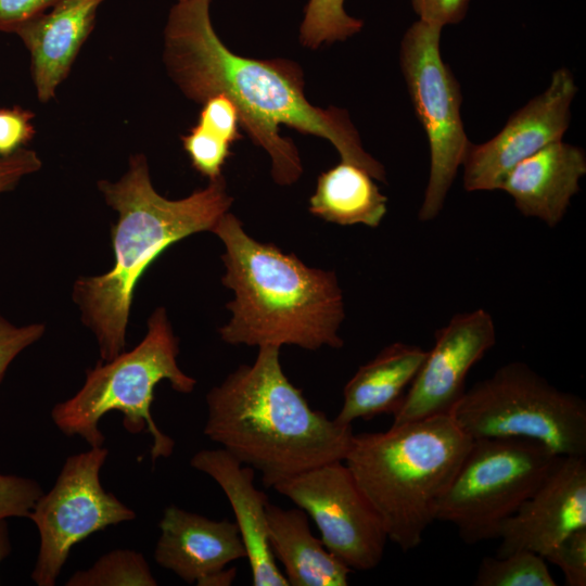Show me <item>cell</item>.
<instances>
[{
    "mask_svg": "<svg viewBox=\"0 0 586 586\" xmlns=\"http://www.w3.org/2000/svg\"><path fill=\"white\" fill-rule=\"evenodd\" d=\"M43 323L15 326L0 314V383L12 361L44 333Z\"/></svg>",
    "mask_w": 586,
    "mask_h": 586,
    "instance_id": "obj_28",
    "label": "cell"
},
{
    "mask_svg": "<svg viewBox=\"0 0 586 586\" xmlns=\"http://www.w3.org/2000/svg\"><path fill=\"white\" fill-rule=\"evenodd\" d=\"M450 415L471 440H526L560 457H586L585 400L521 361L466 390Z\"/></svg>",
    "mask_w": 586,
    "mask_h": 586,
    "instance_id": "obj_7",
    "label": "cell"
},
{
    "mask_svg": "<svg viewBox=\"0 0 586 586\" xmlns=\"http://www.w3.org/2000/svg\"><path fill=\"white\" fill-rule=\"evenodd\" d=\"M43 494L34 480L0 474V521L12 517H27Z\"/></svg>",
    "mask_w": 586,
    "mask_h": 586,
    "instance_id": "obj_27",
    "label": "cell"
},
{
    "mask_svg": "<svg viewBox=\"0 0 586 586\" xmlns=\"http://www.w3.org/2000/svg\"><path fill=\"white\" fill-rule=\"evenodd\" d=\"M586 527V457H562L553 471L499 527L497 556L528 550L545 556Z\"/></svg>",
    "mask_w": 586,
    "mask_h": 586,
    "instance_id": "obj_14",
    "label": "cell"
},
{
    "mask_svg": "<svg viewBox=\"0 0 586 586\" xmlns=\"http://www.w3.org/2000/svg\"><path fill=\"white\" fill-rule=\"evenodd\" d=\"M109 455L104 447L68 457L48 494H42L28 518L40 536L33 581L38 586H53L72 547L109 525L131 521L132 509L107 493L100 482V471Z\"/></svg>",
    "mask_w": 586,
    "mask_h": 586,
    "instance_id": "obj_10",
    "label": "cell"
},
{
    "mask_svg": "<svg viewBox=\"0 0 586 586\" xmlns=\"http://www.w3.org/2000/svg\"><path fill=\"white\" fill-rule=\"evenodd\" d=\"M154 558L188 584L203 583L235 560L246 558L235 522L212 520L176 506L165 509Z\"/></svg>",
    "mask_w": 586,
    "mask_h": 586,
    "instance_id": "obj_15",
    "label": "cell"
},
{
    "mask_svg": "<svg viewBox=\"0 0 586 586\" xmlns=\"http://www.w3.org/2000/svg\"><path fill=\"white\" fill-rule=\"evenodd\" d=\"M190 464L211 476L222 489L233 510L246 550L254 586H289L276 563L268 542L267 495L255 487V470L224 448L202 449Z\"/></svg>",
    "mask_w": 586,
    "mask_h": 586,
    "instance_id": "obj_16",
    "label": "cell"
},
{
    "mask_svg": "<svg viewBox=\"0 0 586 586\" xmlns=\"http://www.w3.org/2000/svg\"><path fill=\"white\" fill-rule=\"evenodd\" d=\"M577 92L572 72L560 67L549 86L517 110L489 140L470 143L462 162L467 191L499 190L506 175L522 160L547 144L562 140Z\"/></svg>",
    "mask_w": 586,
    "mask_h": 586,
    "instance_id": "obj_12",
    "label": "cell"
},
{
    "mask_svg": "<svg viewBox=\"0 0 586 586\" xmlns=\"http://www.w3.org/2000/svg\"><path fill=\"white\" fill-rule=\"evenodd\" d=\"M426 352L420 346L393 343L360 366L343 390V404L334 421L352 425L379 415L394 413L422 366Z\"/></svg>",
    "mask_w": 586,
    "mask_h": 586,
    "instance_id": "obj_19",
    "label": "cell"
},
{
    "mask_svg": "<svg viewBox=\"0 0 586 586\" xmlns=\"http://www.w3.org/2000/svg\"><path fill=\"white\" fill-rule=\"evenodd\" d=\"M235 575V568H225L224 570L209 576L203 583V586H228L233 583Z\"/></svg>",
    "mask_w": 586,
    "mask_h": 586,
    "instance_id": "obj_33",
    "label": "cell"
},
{
    "mask_svg": "<svg viewBox=\"0 0 586 586\" xmlns=\"http://www.w3.org/2000/svg\"><path fill=\"white\" fill-rule=\"evenodd\" d=\"M209 4L211 0H178L168 14L164 62L180 90L200 103L226 95L237 107L241 126L270 155L279 184H291L303 173L294 143L280 135L281 125L329 140L343 162L385 181L384 167L364 150L347 112L311 105L296 64L231 52L212 25Z\"/></svg>",
    "mask_w": 586,
    "mask_h": 586,
    "instance_id": "obj_1",
    "label": "cell"
},
{
    "mask_svg": "<svg viewBox=\"0 0 586 586\" xmlns=\"http://www.w3.org/2000/svg\"><path fill=\"white\" fill-rule=\"evenodd\" d=\"M495 343L489 313L480 308L455 315L435 332L434 345L393 413L392 424L450 415L466 392L471 368Z\"/></svg>",
    "mask_w": 586,
    "mask_h": 586,
    "instance_id": "obj_13",
    "label": "cell"
},
{
    "mask_svg": "<svg viewBox=\"0 0 586 586\" xmlns=\"http://www.w3.org/2000/svg\"><path fill=\"white\" fill-rule=\"evenodd\" d=\"M585 174V151L558 140L519 162L506 175L499 190L513 199L522 215L556 227L579 191V179Z\"/></svg>",
    "mask_w": 586,
    "mask_h": 586,
    "instance_id": "obj_18",
    "label": "cell"
},
{
    "mask_svg": "<svg viewBox=\"0 0 586 586\" xmlns=\"http://www.w3.org/2000/svg\"><path fill=\"white\" fill-rule=\"evenodd\" d=\"M11 545L9 540L8 524L5 520L0 521V562L10 553Z\"/></svg>",
    "mask_w": 586,
    "mask_h": 586,
    "instance_id": "obj_34",
    "label": "cell"
},
{
    "mask_svg": "<svg viewBox=\"0 0 586 586\" xmlns=\"http://www.w3.org/2000/svg\"><path fill=\"white\" fill-rule=\"evenodd\" d=\"M268 542L291 586H346L351 569L314 536L300 508L267 505Z\"/></svg>",
    "mask_w": 586,
    "mask_h": 586,
    "instance_id": "obj_20",
    "label": "cell"
},
{
    "mask_svg": "<svg viewBox=\"0 0 586 586\" xmlns=\"http://www.w3.org/2000/svg\"><path fill=\"white\" fill-rule=\"evenodd\" d=\"M561 458L532 441L472 440L435 504L434 520L453 524L469 545L497 538L502 522L539 487Z\"/></svg>",
    "mask_w": 586,
    "mask_h": 586,
    "instance_id": "obj_8",
    "label": "cell"
},
{
    "mask_svg": "<svg viewBox=\"0 0 586 586\" xmlns=\"http://www.w3.org/2000/svg\"><path fill=\"white\" fill-rule=\"evenodd\" d=\"M67 586H155L144 557L130 549H115L88 570L74 573Z\"/></svg>",
    "mask_w": 586,
    "mask_h": 586,
    "instance_id": "obj_24",
    "label": "cell"
},
{
    "mask_svg": "<svg viewBox=\"0 0 586 586\" xmlns=\"http://www.w3.org/2000/svg\"><path fill=\"white\" fill-rule=\"evenodd\" d=\"M545 559L561 570L568 586H585L586 527L568 535L545 556Z\"/></svg>",
    "mask_w": 586,
    "mask_h": 586,
    "instance_id": "obj_26",
    "label": "cell"
},
{
    "mask_svg": "<svg viewBox=\"0 0 586 586\" xmlns=\"http://www.w3.org/2000/svg\"><path fill=\"white\" fill-rule=\"evenodd\" d=\"M475 586H557L544 557L515 550L504 556L484 557L477 568Z\"/></svg>",
    "mask_w": 586,
    "mask_h": 586,
    "instance_id": "obj_23",
    "label": "cell"
},
{
    "mask_svg": "<svg viewBox=\"0 0 586 586\" xmlns=\"http://www.w3.org/2000/svg\"><path fill=\"white\" fill-rule=\"evenodd\" d=\"M59 0H0V31L15 33Z\"/></svg>",
    "mask_w": 586,
    "mask_h": 586,
    "instance_id": "obj_32",
    "label": "cell"
},
{
    "mask_svg": "<svg viewBox=\"0 0 586 586\" xmlns=\"http://www.w3.org/2000/svg\"><path fill=\"white\" fill-rule=\"evenodd\" d=\"M222 242L228 323L220 337L231 345H295L315 351L340 348L344 303L334 272L306 266L294 254L250 237L227 212L212 229Z\"/></svg>",
    "mask_w": 586,
    "mask_h": 586,
    "instance_id": "obj_4",
    "label": "cell"
},
{
    "mask_svg": "<svg viewBox=\"0 0 586 586\" xmlns=\"http://www.w3.org/2000/svg\"><path fill=\"white\" fill-rule=\"evenodd\" d=\"M104 1L59 0L15 31L29 52L39 101L49 102L54 97L91 34L98 9Z\"/></svg>",
    "mask_w": 586,
    "mask_h": 586,
    "instance_id": "obj_17",
    "label": "cell"
},
{
    "mask_svg": "<svg viewBox=\"0 0 586 586\" xmlns=\"http://www.w3.org/2000/svg\"><path fill=\"white\" fill-rule=\"evenodd\" d=\"M33 118L31 112L20 106L0 109V156L13 154L33 139Z\"/></svg>",
    "mask_w": 586,
    "mask_h": 586,
    "instance_id": "obj_29",
    "label": "cell"
},
{
    "mask_svg": "<svg viewBox=\"0 0 586 586\" xmlns=\"http://www.w3.org/2000/svg\"><path fill=\"white\" fill-rule=\"evenodd\" d=\"M204 434L262 475L270 488L316 467L344 461L352 425H341L308 405L280 362V347H258L206 395Z\"/></svg>",
    "mask_w": 586,
    "mask_h": 586,
    "instance_id": "obj_3",
    "label": "cell"
},
{
    "mask_svg": "<svg viewBox=\"0 0 586 586\" xmlns=\"http://www.w3.org/2000/svg\"><path fill=\"white\" fill-rule=\"evenodd\" d=\"M98 187L117 213L111 229L114 265L103 275L78 278L72 295L101 361H110L125 352L133 293L148 267L171 244L212 231L232 199L221 176L187 198L168 200L154 189L143 154L130 157L117 181L100 180Z\"/></svg>",
    "mask_w": 586,
    "mask_h": 586,
    "instance_id": "obj_2",
    "label": "cell"
},
{
    "mask_svg": "<svg viewBox=\"0 0 586 586\" xmlns=\"http://www.w3.org/2000/svg\"><path fill=\"white\" fill-rule=\"evenodd\" d=\"M345 0H308L301 25V42L316 49L323 43L345 40L360 31L364 22L348 15Z\"/></svg>",
    "mask_w": 586,
    "mask_h": 586,
    "instance_id": "obj_25",
    "label": "cell"
},
{
    "mask_svg": "<svg viewBox=\"0 0 586 586\" xmlns=\"http://www.w3.org/2000/svg\"><path fill=\"white\" fill-rule=\"evenodd\" d=\"M471 442L451 415L353 435L344 462L403 551L421 544Z\"/></svg>",
    "mask_w": 586,
    "mask_h": 586,
    "instance_id": "obj_5",
    "label": "cell"
},
{
    "mask_svg": "<svg viewBox=\"0 0 586 586\" xmlns=\"http://www.w3.org/2000/svg\"><path fill=\"white\" fill-rule=\"evenodd\" d=\"M272 488L313 519L324 547L351 570L380 564L387 534L344 461L307 470Z\"/></svg>",
    "mask_w": 586,
    "mask_h": 586,
    "instance_id": "obj_11",
    "label": "cell"
},
{
    "mask_svg": "<svg viewBox=\"0 0 586 586\" xmlns=\"http://www.w3.org/2000/svg\"><path fill=\"white\" fill-rule=\"evenodd\" d=\"M443 27L416 21L400 41L399 62L415 113L430 146V176L418 217L434 219L462 165L470 140L461 117V88L443 61Z\"/></svg>",
    "mask_w": 586,
    "mask_h": 586,
    "instance_id": "obj_9",
    "label": "cell"
},
{
    "mask_svg": "<svg viewBox=\"0 0 586 586\" xmlns=\"http://www.w3.org/2000/svg\"><path fill=\"white\" fill-rule=\"evenodd\" d=\"M471 0H410L418 20L444 27L462 22Z\"/></svg>",
    "mask_w": 586,
    "mask_h": 586,
    "instance_id": "obj_30",
    "label": "cell"
},
{
    "mask_svg": "<svg viewBox=\"0 0 586 586\" xmlns=\"http://www.w3.org/2000/svg\"><path fill=\"white\" fill-rule=\"evenodd\" d=\"M240 126L239 112L226 95L204 101L198 124L181 138L194 169L209 180L221 177L230 148L240 139Z\"/></svg>",
    "mask_w": 586,
    "mask_h": 586,
    "instance_id": "obj_22",
    "label": "cell"
},
{
    "mask_svg": "<svg viewBox=\"0 0 586 586\" xmlns=\"http://www.w3.org/2000/svg\"><path fill=\"white\" fill-rule=\"evenodd\" d=\"M365 169L351 163L322 173L309 199V212L341 226L378 227L386 214L387 198Z\"/></svg>",
    "mask_w": 586,
    "mask_h": 586,
    "instance_id": "obj_21",
    "label": "cell"
},
{
    "mask_svg": "<svg viewBox=\"0 0 586 586\" xmlns=\"http://www.w3.org/2000/svg\"><path fill=\"white\" fill-rule=\"evenodd\" d=\"M179 341L166 310L156 308L148 320V332L131 351L110 361H100L86 373L82 387L69 399L56 404L51 412L59 430L78 435L91 447H101L104 435L101 418L112 410L124 416L123 425L131 434L148 432L152 438L151 459L168 458L175 442L155 423L151 405L155 386L166 380L176 392L188 394L196 380L178 366Z\"/></svg>",
    "mask_w": 586,
    "mask_h": 586,
    "instance_id": "obj_6",
    "label": "cell"
},
{
    "mask_svg": "<svg viewBox=\"0 0 586 586\" xmlns=\"http://www.w3.org/2000/svg\"><path fill=\"white\" fill-rule=\"evenodd\" d=\"M41 166L39 155L26 148L11 155L0 156V193L12 190L22 178L38 171Z\"/></svg>",
    "mask_w": 586,
    "mask_h": 586,
    "instance_id": "obj_31",
    "label": "cell"
}]
</instances>
